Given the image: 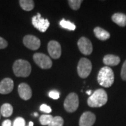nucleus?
Listing matches in <instances>:
<instances>
[{"label":"nucleus","instance_id":"a211bd4d","mask_svg":"<svg viewBox=\"0 0 126 126\" xmlns=\"http://www.w3.org/2000/svg\"><path fill=\"white\" fill-rule=\"evenodd\" d=\"M19 4L21 8L26 11H30L34 6V1L32 0H20L19 1Z\"/></svg>","mask_w":126,"mask_h":126},{"label":"nucleus","instance_id":"aec40b11","mask_svg":"<svg viewBox=\"0 0 126 126\" xmlns=\"http://www.w3.org/2000/svg\"><path fill=\"white\" fill-rule=\"evenodd\" d=\"M60 26L64 29H67V30H74L76 29V25L74 24V23H71L69 21H67V20H63L60 21Z\"/></svg>","mask_w":126,"mask_h":126},{"label":"nucleus","instance_id":"20e7f679","mask_svg":"<svg viewBox=\"0 0 126 126\" xmlns=\"http://www.w3.org/2000/svg\"><path fill=\"white\" fill-rule=\"evenodd\" d=\"M92 70V63L88 59L81 58L77 66V72L82 79H86L90 75Z\"/></svg>","mask_w":126,"mask_h":126},{"label":"nucleus","instance_id":"dca6fc26","mask_svg":"<svg viewBox=\"0 0 126 126\" xmlns=\"http://www.w3.org/2000/svg\"><path fill=\"white\" fill-rule=\"evenodd\" d=\"M112 20L121 27H125L126 25V15L121 13H116L112 16Z\"/></svg>","mask_w":126,"mask_h":126},{"label":"nucleus","instance_id":"f257e3e1","mask_svg":"<svg viewBox=\"0 0 126 126\" xmlns=\"http://www.w3.org/2000/svg\"><path fill=\"white\" fill-rule=\"evenodd\" d=\"M108 96L103 89H97L88 99V105L90 107H101L107 103Z\"/></svg>","mask_w":126,"mask_h":126},{"label":"nucleus","instance_id":"4468645a","mask_svg":"<svg viewBox=\"0 0 126 126\" xmlns=\"http://www.w3.org/2000/svg\"><path fill=\"white\" fill-rule=\"evenodd\" d=\"M121 62V59L118 56L114 55H106L103 58V63L104 64L108 66H116Z\"/></svg>","mask_w":126,"mask_h":126},{"label":"nucleus","instance_id":"5701e85b","mask_svg":"<svg viewBox=\"0 0 126 126\" xmlns=\"http://www.w3.org/2000/svg\"><path fill=\"white\" fill-rule=\"evenodd\" d=\"M13 126H25V121L22 117H18L15 119Z\"/></svg>","mask_w":126,"mask_h":126},{"label":"nucleus","instance_id":"9b49d317","mask_svg":"<svg viewBox=\"0 0 126 126\" xmlns=\"http://www.w3.org/2000/svg\"><path fill=\"white\" fill-rule=\"evenodd\" d=\"M96 120V116L90 111L84 112L79 119V126H93Z\"/></svg>","mask_w":126,"mask_h":126},{"label":"nucleus","instance_id":"393cba45","mask_svg":"<svg viewBox=\"0 0 126 126\" xmlns=\"http://www.w3.org/2000/svg\"><path fill=\"white\" fill-rule=\"evenodd\" d=\"M121 77L123 81H126V60L124 62L121 72Z\"/></svg>","mask_w":126,"mask_h":126},{"label":"nucleus","instance_id":"ddd939ff","mask_svg":"<svg viewBox=\"0 0 126 126\" xmlns=\"http://www.w3.org/2000/svg\"><path fill=\"white\" fill-rule=\"evenodd\" d=\"M18 94L20 98H22L24 100H28L32 97V93L31 88L30 86L25 83H22L18 86Z\"/></svg>","mask_w":126,"mask_h":126},{"label":"nucleus","instance_id":"c85d7f7f","mask_svg":"<svg viewBox=\"0 0 126 126\" xmlns=\"http://www.w3.org/2000/svg\"><path fill=\"white\" fill-rule=\"evenodd\" d=\"M27 126H34V123L33 122L30 121V123H29V125Z\"/></svg>","mask_w":126,"mask_h":126},{"label":"nucleus","instance_id":"f8f14e48","mask_svg":"<svg viewBox=\"0 0 126 126\" xmlns=\"http://www.w3.org/2000/svg\"><path fill=\"white\" fill-rule=\"evenodd\" d=\"M14 87V81L10 78H5L0 82V93L6 94L10 93Z\"/></svg>","mask_w":126,"mask_h":126},{"label":"nucleus","instance_id":"bb28decb","mask_svg":"<svg viewBox=\"0 0 126 126\" xmlns=\"http://www.w3.org/2000/svg\"><path fill=\"white\" fill-rule=\"evenodd\" d=\"M8 46V42L4 38L0 36V49H4Z\"/></svg>","mask_w":126,"mask_h":126},{"label":"nucleus","instance_id":"2f4dec72","mask_svg":"<svg viewBox=\"0 0 126 126\" xmlns=\"http://www.w3.org/2000/svg\"><path fill=\"white\" fill-rule=\"evenodd\" d=\"M0 118H1V113H0Z\"/></svg>","mask_w":126,"mask_h":126},{"label":"nucleus","instance_id":"f03ea898","mask_svg":"<svg viewBox=\"0 0 126 126\" xmlns=\"http://www.w3.org/2000/svg\"><path fill=\"white\" fill-rule=\"evenodd\" d=\"M97 81L100 86L109 88L114 81V74L109 67L105 66L99 70L97 75Z\"/></svg>","mask_w":126,"mask_h":126},{"label":"nucleus","instance_id":"1a4fd4ad","mask_svg":"<svg viewBox=\"0 0 126 126\" xmlns=\"http://www.w3.org/2000/svg\"><path fill=\"white\" fill-rule=\"evenodd\" d=\"M23 44L29 49L35 50L41 46V41L39 38L33 35H26L23 38Z\"/></svg>","mask_w":126,"mask_h":126},{"label":"nucleus","instance_id":"cd10ccee","mask_svg":"<svg viewBox=\"0 0 126 126\" xmlns=\"http://www.w3.org/2000/svg\"><path fill=\"white\" fill-rule=\"evenodd\" d=\"M2 126H11V120H5L4 122L2 123Z\"/></svg>","mask_w":126,"mask_h":126},{"label":"nucleus","instance_id":"f3484780","mask_svg":"<svg viewBox=\"0 0 126 126\" xmlns=\"http://www.w3.org/2000/svg\"><path fill=\"white\" fill-rule=\"evenodd\" d=\"M14 111V109L12 105L9 103L4 104L0 109L1 115H2L4 117H9L12 115Z\"/></svg>","mask_w":126,"mask_h":126},{"label":"nucleus","instance_id":"6e6552de","mask_svg":"<svg viewBox=\"0 0 126 126\" xmlns=\"http://www.w3.org/2000/svg\"><path fill=\"white\" fill-rule=\"evenodd\" d=\"M77 44H78V47L80 50V51L83 54L88 55L92 53V52H93L92 43L86 37L83 36V37L80 38V39L78 41Z\"/></svg>","mask_w":126,"mask_h":126},{"label":"nucleus","instance_id":"39448f33","mask_svg":"<svg viewBox=\"0 0 126 126\" xmlns=\"http://www.w3.org/2000/svg\"><path fill=\"white\" fill-rule=\"evenodd\" d=\"M79 105V97L75 93H71L68 94L64 102V107L69 113H73L77 111Z\"/></svg>","mask_w":126,"mask_h":126},{"label":"nucleus","instance_id":"a878e982","mask_svg":"<svg viewBox=\"0 0 126 126\" xmlns=\"http://www.w3.org/2000/svg\"><path fill=\"white\" fill-rule=\"evenodd\" d=\"M49 97L53 99H58L60 97V93L57 90H52L49 93Z\"/></svg>","mask_w":126,"mask_h":126},{"label":"nucleus","instance_id":"c756f323","mask_svg":"<svg viewBox=\"0 0 126 126\" xmlns=\"http://www.w3.org/2000/svg\"><path fill=\"white\" fill-rule=\"evenodd\" d=\"M91 93H92V91H91V90H88V91H87V92H86V93H87V94H89V95H91Z\"/></svg>","mask_w":126,"mask_h":126},{"label":"nucleus","instance_id":"412c9836","mask_svg":"<svg viewBox=\"0 0 126 126\" xmlns=\"http://www.w3.org/2000/svg\"><path fill=\"white\" fill-rule=\"evenodd\" d=\"M64 125V120L60 116H55L53 117L52 121L50 122L48 126H63Z\"/></svg>","mask_w":126,"mask_h":126},{"label":"nucleus","instance_id":"2eb2a0df","mask_svg":"<svg viewBox=\"0 0 126 126\" xmlns=\"http://www.w3.org/2000/svg\"><path fill=\"white\" fill-rule=\"evenodd\" d=\"M94 33L96 37L99 40L105 41L109 39V37H110V34L108 32L99 27H97L94 28Z\"/></svg>","mask_w":126,"mask_h":126},{"label":"nucleus","instance_id":"b1692460","mask_svg":"<svg viewBox=\"0 0 126 126\" xmlns=\"http://www.w3.org/2000/svg\"><path fill=\"white\" fill-rule=\"evenodd\" d=\"M40 110L41 111H43V112L46 113H50L52 111V109L49 106H48V105H46L45 104H41L40 106Z\"/></svg>","mask_w":126,"mask_h":126},{"label":"nucleus","instance_id":"423d86ee","mask_svg":"<svg viewBox=\"0 0 126 126\" xmlns=\"http://www.w3.org/2000/svg\"><path fill=\"white\" fill-rule=\"evenodd\" d=\"M33 59L36 64L41 69H47L52 67V60L48 55L44 53H36L33 55Z\"/></svg>","mask_w":126,"mask_h":126},{"label":"nucleus","instance_id":"9d476101","mask_svg":"<svg viewBox=\"0 0 126 126\" xmlns=\"http://www.w3.org/2000/svg\"><path fill=\"white\" fill-rule=\"evenodd\" d=\"M48 51L52 58L58 59L62 53L61 46L56 41H50L48 44Z\"/></svg>","mask_w":126,"mask_h":126},{"label":"nucleus","instance_id":"7ed1b4c3","mask_svg":"<svg viewBox=\"0 0 126 126\" xmlns=\"http://www.w3.org/2000/svg\"><path fill=\"white\" fill-rule=\"evenodd\" d=\"M14 74L18 77H27L31 74V64L27 60L19 59L15 61L13 65Z\"/></svg>","mask_w":126,"mask_h":126},{"label":"nucleus","instance_id":"6ab92c4d","mask_svg":"<svg viewBox=\"0 0 126 126\" xmlns=\"http://www.w3.org/2000/svg\"><path fill=\"white\" fill-rule=\"evenodd\" d=\"M53 118V116L52 115L44 114V115H41L39 118V121L42 126H48L50 123V122L52 121Z\"/></svg>","mask_w":126,"mask_h":126},{"label":"nucleus","instance_id":"4be33fe9","mask_svg":"<svg viewBox=\"0 0 126 126\" xmlns=\"http://www.w3.org/2000/svg\"><path fill=\"white\" fill-rule=\"evenodd\" d=\"M68 3L73 10H78L81 6L82 1L81 0H69Z\"/></svg>","mask_w":126,"mask_h":126},{"label":"nucleus","instance_id":"0eeeda50","mask_svg":"<svg viewBox=\"0 0 126 126\" xmlns=\"http://www.w3.org/2000/svg\"><path fill=\"white\" fill-rule=\"evenodd\" d=\"M32 23L34 25V27L41 32H45L50 25L48 20L41 18L40 14H37L36 16L32 18Z\"/></svg>","mask_w":126,"mask_h":126},{"label":"nucleus","instance_id":"7c9ffc66","mask_svg":"<svg viewBox=\"0 0 126 126\" xmlns=\"http://www.w3.org/2000/svg\"><path fill=\"white\" fill-rule=\"evenodd\" d=\"M37 115H38L37 113H34V116H37Z\"/></svg>","mask_w":126,"mask_h":126}]
</instances>
